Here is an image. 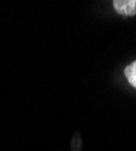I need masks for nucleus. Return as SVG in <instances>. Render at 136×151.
<instances>
[{
  "label": "nucleus",
  "instance_id": "nucleus-1",
  "mask_svg": "<svg viewBox=\"0 0 136 151\" xmlns=\"http://www.w3.org/2000/svg\"><path fill=\"white\" fill-rule=\"evenodd\" d=\"M113 6L119 15L123 16L136 15V0H114Z\"/></svg>",
  "mask_w": 136,
  "mask_h": 151
},
{
  "label": "nucleus",
  "instance_id": "nucleus-2",
  "mask_svg": "<svg viewBox=\"0 0 136 151\" xmlns=\"http://www.w3.org/2000/svg\"><path fill=\"white\" fill-rule=\"evenodd\" d=\"M124 74H125V78L128 79V82L136 88V60L125 68Z\"/></svg>",
  "mask_w": 136,
  "mask_h": 151
}]
</instances>
